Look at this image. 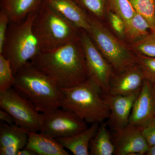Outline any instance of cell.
I'll use <instances>...</instances> for the list:
<instances>
[{
  "mask_svg": "<svg viewBox=\"0 0 155 155\" xmlns=\"http://www.w3.org/2000/svg\"><path fill=\"white\" fill-rule=\"evenodd\" d=\"M30 61L60 88L73 87L88 78L80 38L53 49L41 51Z\"/></svg>",
  "mask_w": 155,
  "mask_h": 155,
  "instance_id": "obj_1",
  "label": "cell"
},
{
  "mask_svg": "<svg viewBox=\"0 0 155 155\" xmlns=\"http://www.w3.org/2000/svg\"><path fill=\"white\" fill-rule=\"evenodd\" d=\"M13 88L27 99L41 114L61 108V88L41 72L31 61L15 74Z\"/></svg>",
  "mask_w": 155,
  "mask_h": 155,
  "instance_id": "obj_2",
  "label": "cell"
},
{
  "mask_svg": "<svg viewBox=\"0 0 155 155\" xmlns=\"http://www.w3.org/2000/svg\"><path fill=\"white\" fill-rule=\"evenodd\" d=\"M61 90V108L75 113L87 123H102L109 118L110 109L101 94L102 92L91 79Z\"/></svg>",
  "mask_w": 155,
  "mask_h": 155,
  "instance_id": "obj_3",
  "label": "cell"
},
{
  "mask_svg": "<svg viewBox=\"0 0 155 155\" xmlns=\"http://www.w3.org/2000/svg\"><path fill=\"white\" fill-rule=\"evenodd\" d=\"M37 12L20 22L9 23L0 54L10 61L14 75L42 51L33 29Z\"/></svg>",
  "mask_w": 155,
  "mask_h": 155,
  "instance_id": "obj_4",
  "label": "cell"
},
{
  "mask_svg": "<svg viewBox=\"0 0 155 155\" xmlns=\"http://www.w3.org/2000/svg\"><path fill=\"white\" fill-rule=\"evenodd\" d=\"M33 29L42 51L53 49L80 38L81 29L44 1L37 12Z\"/></svg>",
  "mask_w": 155,
  "mask_h": 155,
  "instance_id": "obj_5",
  "label": "cell"
},
{
  "mask_svg": "<svg viewBox=\"0 0 155 155\" xmlns=\"http://www.w3.org/2000/svg\"><path fill=\"white\" fill-rule=\"evenodd\" d=\"M88 16L91 25L88 34L114 70L121 73L137 65L136 57L128 46L114 36L100 19L91 15Z\"/></svg>",
  "mask_w": 155,
  "mask_h": 155,
  "instance_id": "obj_6",
  "label": "cell"
},
{
  "mask_svg": "<svg viewBox=\"0 0 155 155\" xmlns=\"http://www.w3.org/2000/svg\"><path fill=\"white\" fill-rule=\"evenodd\" d=\"M0 107L13 117L16 125L29 132L40 131L42 114L13 87L0 91Z\"/></svg>",
  "mask_w": 155,
  "mask_h": 155,
  "instance_id": "obj_7",
  "label": "cell"
},
{
  "mask_svg": "<svg viewBox=\"0 0 155 155\" xmlns=\"http://www.w3.org/2000/svg\"><path fill=\"white\" fill-rule=\"evenodd\" d=\"M80 40L83 48L89 79L99 87L102 94H109L114 69L100 51L89 34L81 29Z\"/></svg>",
  "mask_w": 155,
  "mask_h": 155,
  "instance_id": "obj_8",
  "label": "cell"
},
{
  "mask_svg": "<svg viewBox=\"0 0 155 155\" xmlns=\"http://www.w3.org/2000/svg\"><path fill=\"white\" fill-rule=\"evenodd\" d=\"M41 133L53 138H66L75 135L87 128L84 120L71 111L60 108L41 114Z\"/></svg>",
  "mask_w": 155,
  "mask_h": 155,
  "instance_id": "obj_9",
  "label": "cell"
},
{
  "mask_svg": "<svg viewBox=\"0 0 155 155\" xmlns=\"http://www.w3.org/2000/svg\"><path fill=\"white\" fill-rule=\"evenodd\" d=\"M113 142L115 155H146L150 147L140 127L130 124L115 131Z\"/></svg>",
  "mask_w": 155,
  "mask_h": 155,
  "instance_id": "obj_10",
  "label": "cell"
},
{
  "mask_svg": "<svg viewBox=\"0 0 155 155\" xmlns=\"http://www.w3.org/2000/svg\"><path fill=\"white\" fill-rule=\"evenodd\" d=\"M140 91L128 95L102 94L110 110L107 125L112 130L118 131L128 125L134 103Z\"/></svg>",
  "mask_w": 155,
  "mask_h": 155,
  "instance_id": "obj_11",
  "label": "cell"
},
{
  "mask_svg": "<svg viewBox=\"0 0 155 155\" xmlns=\"http://www.w3.org/2000/svg\"><path fill=\"white\" fill-rule=\"evenodd\" d=\"M155 119V87L145 80L134 103L129 124L141 127Z\"/></svg>",
  "mask_w": 155,
  "mask_h": 155,
  "instance_id": "obj_12",
  "label": "cell"
},
{
  "mask_svg": "<svg viewBox=\"0 0 155 155\" xmlns=\"http://www.w3.org/2000/svg\"><path fill=\"white\" fill-rule=\"evenodd\" d=\"M145 79L138 64L124 72L114 74L109 94L128 95L141 89Z\"/></svg>",
  "mask_w": 155,
  "mask_h": 155,
  "instance_id": "obj_13",
  "label": "cell"
},
{
  "mask_svg": "<svg viewBox=\"0 0 155 155\" xmlns=\"http://www.w3.org/2000/svg\"><path fill=\"white\" fill-rule=\"evenodd\" d=\"M29 131L16 124L1 122L0 155H17L27 145Z\"/></svg>",
  "mask_w": 155,
  "mask_h": 155,
  "instance_id": "obj_14",
  "label": "cell"
},
{
  "mask_svg": "<svg viewBox=\"0 0 155 155\" xmlns=\"http://www.w3.org/2000/svg\"><path fill=\"white\" fill-rule=\"evenodd\" d=\"M44 2L78 28L90 33L88 15L75 0H44Z\"/></svg>",
  "mask_w": 155,
  "mask_h": 155,
  "instance_id": "obj_15",
  "label": "cell"
},
{
  "mask_svg": "<svg viewBox=\"0 0 155 155\" xmlns=\"http://www.w3.org/2000/svg\"><path fill=\"white\" fill-rule=\"evenodd\" d=\"M38 155H69L56 139L37 132H29L25 147Z\"/></svg>",
  "mask_w": 155,
  "mask_h": 155,
  "instance_id": "obj_16",
  "label": "cell"
},
{
  "mask_svg": "<svg viewBox=\"0 0 155 155\" xmlns=\"http://www.w3.org/2000/svg\"><path fill=\"white\" fill-rule=\"evenodd\" d=\"M100 123H94L85 130L66 138L57 140L65 149L69 150L75 155H89L91 141L98 130Z\"/></svg>",
  "mask_w": 155,
  "mask_h": 155,
  "instance_id": "obj_17",
  "label": "cell"
},
{
  "mask_svg": "<svg viewBox=\"0 0 155 155\" xmlns=\"http://www.w3.org/2000/svg\"><path fill=\"white\" fill-rule=\"evenodd\" d=\"M44 0H0L1 10L8 16L10 22H20L37 12Z\"/></svg>",
  "mask_w": 155,
  "mask_h": 155,
  "instance_id": "obj_18",
  "label": "cell"
},
{
  "mask_svg": "<svg viewBox=\"0 0 155 155\" xmlns=\"http://www.w3.org/2000/svg\"><path fill=\"white\" fill-rule=\"evenodd\" d=\"M107 123H102L94 137L91 141L90 155H112L115 153V147Z\"/></svg>",
  "mask_w": 155,
  "mask_h": 155,
  "instance_id": "obj_19",
  "label": "cell"
},
{
  "mask_svg": "<svg viewBox=\"0 0 155 155\" xmlns=\"http://www.w3.org/2000/svg\"><path fill=\"white\" fill-rule=\"evenodd\" d=\"M125 25V39L130 44L140 40L151 31L147 20L136 12Z\"/></svg>",
  "mask_w": 155,
  "mask_h": 155,
  "instance_id": "obj_20",
  "label": "cell"
},
{
  "mask_svg": "<svg viewBox=\"0 0 155 155\" xmlns=\"http://www.w3.org/2000/svg\"><path fill=\"white\" fill-rule=\"evenodd\" d=\"M136 12L142 16L155 33V0H129Z\"/></svg>",
  "mask_w": 155,
  "mask_h": 155,
  "instance_id": "obj_21",
  "label": "cell"
},
{
  "mask_svg": "<svg viewBox=\"0 0 155 155\" xmlns=\"http://www.w3.org/2000/svg\"><path fill=\"white\" fill-rule=\"evenodd\" d=\"M136 55L155 58V33L151 32L144 38L128 46Z\"/></svg>",
  "mask_w": 155,
  "mask_h": 155,
  "instance_id": "obj_22",
  "label": "cell"
},
{
  "mask_svg": "<svg viewBox=\"0 0 155 155\" xmlns=\"http://www.w3.org/2000/svg\"><path fill=\"white\" fill-rule=\"evenodd\" d=\"M15 81V75L10 61L0 54V91L13 87Z\"/></svg>",
  "mask_w": 155,
  "mask_h": 155,
  "instance_id": "obj_23",
  "label": "cell"
},
{
  "mask_svg": "<svg viewBox=\"0 0 155 155\" xmlns=\"http://www.w3.org/2000/svg\"><path fill=\"white\" fill-rule=\"evenodd\" d=\"M91 15L96 18L102 19L107 13L108 0H75Z\"/></svg>",
  "mask_w": 155,
  "mask_h": 155,
  "instance_id": "obj_24",
  "label": "cell"
},
{
  "mask_svg": "<svg viewBox=\"0 0 155 155\" xmlns=\"http://www.w3.org/2000/svg\"><path fill=\"white\" fill-rule=\"evenodd\" d=\"M112 11L119 15L125 23L129 21L136 13L129 0H108Z\"/></svg>",
  "mask_w": 155,
  "mask_h": 155,
  "instance_id": "obj_25",
  "label": "cell"
},
{
  "mask_svg": "<svg viewBox=\"0 0 155 155\" xmlns=\"http://www.w3.org/2000/svg\"><path fill=\"white\" fill-rule=\"evenodd\" d=\"M137 64L140 67L145 80L155 87V58L136 55Z\"/></svg>",
  "mask_w": 155,
  "mask_h": 155,
  "instance_id": "obj_26",
  "label": "cell"
},
{
  "mask_svg": "<svg viewBox=\"0 0 155 155\" xmlns=\"http://www.w3.org/2000/svg\"><path fill=\"white\" fill-rule=\"evenodd\" d=\"M109 23L114 32L119 39L123 40L125 39V25L123 19L113 11H108Z\"/></svg>",
  "mask_w": 155,
  "mask_h": 155,
  "instance_id": "obj_27",
  "label": "cell"
},
{
  "mask_svg": "<svg viewBox=\"0 0 155 155\" xmlns=\"http://www.w3.org/2000/svg\"><path fill=\"white\" fill-rule=\"evenodd\" d=\"M142 134L149 147L155 145V119L140 127Z\"/></svg>",
  "mask_w": 155,
  "mask_h": 155,
  "instance_id": "obj_28",
  "label": "cell"
},
{
  "mask_svg": "<svg viewBox=\"0 0 155 155\" xmlns=\"http://www.w3.org/2000/svg\"><path fill=\"white\" fill-rule=\"evenodd\" d=\"M10 23L8 16L5 11H0V53L2 51L8 27Z\"/></svg>",
  "mask_w": 155,
  "mask_h": 155,
  "instance_id": "obj_29",
  "label": "cell"
},
{
  "mask_svg": "<svg viewBox=\"0 0 155 155\" xmlns=\"http://www.w3.org/2000/svg\"><path fill=\"white\" fill-rule=\"evenodd\" d=\"M0 119L2 122H5L9 125L15 124L14 118L9 113L4 110H0Z\"/></svg>",
  "mask_w": 155,
  "mask_h": 155,
  "instance_id": "obj_30",
  "label": "cell"
},
{
  "mask_svg": "<svg viewBox=\"0 0 155 155\" xmlns=\"http://www.w3.org/2000/svg\"><path fill=\"white\" fill-rule=\"evenodd\" d=\"M17 155H36V154L31 150L25 147L20 150Z\"/></svg>",
  "mask_w": 155,
  "mask_h": 155,
  "instance_id": "obj_31",
  "label": "cell"
},
{
  "mask_svg": "<svg viewBox=\"0 0 155 155\" xmlns=\"http://www.w3.org/2000/svg\"><path fill=\"white\" fill-rule=\"evenodd\" d=\"M146 155H155V145L149 147Z\"/></svg>",
  "mask_w": 155,
  "mask_h": 155,
  "instance_id": "obj_32",
  "label": "cell"
}]
</instances>
